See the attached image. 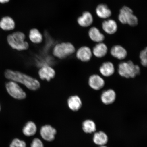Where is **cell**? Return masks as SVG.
<instances>
[{"label":"cell","mask_w":147,"mask_h":147,"mask_svg":"<svg viewBox=\"0 0 147 147\" xmlns=\"http://www.w3.org/2000/svg\"><path fill=\"white\" fill-rule=\"evenodd\" d=\"M4 75L8 80L23 84L31 90L36 91L40 87V83L36 79L19 71L8 69Z\"/></svg>","instance_id":"obj_1"},{"label":"cell","mask_w":147,"mask_h":147,"mask_svg":"<svg viewBox=\"0 0 147 147\" xmlns=\"http://www.w3.org/2000/svg\"><path fill=\"white\" fill-rule=\"evenodd\" d=\"M26 36L23 33L15 32L9 34L7 41L12 49L18 51L26 50L29 47L28 42L26 40Z\"/></svg>","instance_id":"obj_2"},{"label":"cell","mask_w":147,"mask_h":147,"mask_svg":"<svg viewBox=\"0 0 147 147\" xmlns=\"http://www.w3.org/2000/svg\"><path fill=\"white\" fill-rule=\"evenodd\" d=\"M118 71L120 76L127 78H135L140 72L139 66L135 65L131 61L119 64Z\"/></svg>","instance_id":"obj_3"},{"label":"cell","mask_w":147,"mask_h":147,"mask_svg":"<svg viewBox=\"0 0 147 147\" xmlns=\"http://www.w3.org/2000/svg\"><path fill=\"white\" fill-rule=\"evenodd\" d=\"M75 51L74 46L70 42H61L55 45L53 54L60 59H64L73 54Z\"/></svg>","instance_id":"obj_4"},{"label":"cell","mask_w":147,"mask_h":147,"mask_svg":"<svg viewBox=\"0 0 147 147\" xmlns=\"http://www.w3.org/2000/svg\"><path fill=\"white\" fill-rule=\"evenodd\" d=\"M5 88L7 92L13 98L22 100L26 97V93L16 82L10 81L7 82Z\"/></svg>","instance_id":"obj_5"},{"label":"cell","mask_w":147,"mask_h":147,"mask_svg":"<svg viewBox=\"0 0 147 147\" xmlns=\"http://www.w3.org/2000/svg\"><path fill=\"white\" fill-rule=\"evenodd\" d=\"M56 133V129L49 125L42 126L40 131L42 137L45 140L49 142L54 140Z\"/></svg>","instance_id":"obj_6"},{"label":"cell","mask_w":147,"mask_h":147,"mask_svg":"<svg viewBox=\"0 0 147 147\" xmlns=\"http://www.w3.org/2000/svg\"><path fill=\"white\" fill-rule=\"evenodd\" d=\"M16 24L13 18L9 16H3L0 20V28L5 32L13 31Z\"/></svg>","instance_id":"obj_7"},{"label":"cell","mask_w":147,"mask_h":147,"mask_svg":"<svg viewBox=\"0 0 147 147\" xmlns=\"http://www.w3.org/2000/svg\"><path fill=\"white\" fill-rule=\"evenodd\" d=\"M40 78L43 80H47L49 82L54 78L56 73L54 69L49 66L45 65L42 67L38 71Z\"/></svg>","instance_id":"obj_8"},{"label":"cell","mask_w":147,"mask_h":147,"mask_svg":"<svg viewBox=\"0 0 147 147\" xmlns=\"http://www.w3.org/2000/svg\"><path fill=\"white\" fill-rule=\"evenodd\" d=\"M76 21L78 25L81 27H89L93 23V16L89 12H84L81 16L77 18Z\"/></svg>","instance_id":"obj_9"},{"label":"cell","mask_w":147,"mask_h":147,"mask_svg":"<svg viewBox=\"0 0 147 147\" xmlns=\"http://www.w3.org/2000/svg\"><path fill=\"white\" fill-rule=\"evenodd\" d=\"M92 55V51L89 47L84 46L80 48L76 53V57L82 61L86 62L91 59Z\"/></svg>","instance_id":"obj_10"},{"label":"cell","mask_w":147,"mask_h":147,"mask_svg":"<svg viewBox=\"0 0 147 147\" xmlns=\"http://www.w3.org/2000/svg\"><path fill=\"white\" fill-rule=\"evenodd\" d=\"M89 84L93 89L99 90L104 87L105 81L99 75H93L89 78Z\"/></svg>","instance_id":"obj_11"},{"label":"cell","mask_w":147,"mask_h":147,"mask_svg":"<svg viewBox=\"0 0 147 147\" xmlns=\"http://www.w3.org/2000/svg\"><path fill=\"white\" fill-rule=\"evenodd\" d=\"M103 30L109 34H113L117 32L118 26L114 20L108 19L103 22L102 24Z\"/></svg>","instance_id":"obj_12"},{"label":"cell","mask_w":147,"mask_h":147,"mask_svg":"<svg viewBox=\"0 0 147 147\" xmlns=\"http://www.w3.org/2000/svg\"><path fill=\"white\" fill-rule=\"evenodd\" d=\"M110 53L112 56L119 60L126 58L127 53L126 49L120 45H116L112 48Z\"/></svg>","instance_id":"obj_13"},{"label":"cell","mask_w":147,"mask_h":147,"mask_svg":"<svg viewBox=\"0 0 147 147\" xmlns=\"http://www.w3.org/2000/svg\"><path fill=\"white\" fill-rule=\"evenodd\" d=\"M96 13L97 16L102 19H107L111 16L112 12L107 5L101 3L96 7Z\"/></svg>","instance_id":"obj_14"},{"label":"cell","mask_w":147,"mask_h":147,"mask_svg":"<svg viewBox=\"0 0 147 147\" xmlns=\"http://www.w3.org/2000/svg\"><path fill=\"white\" fill-rule=\"evenodd\" d=\"M116 97L115 92L112 89L105 91L101 95V100L103 103L108 105L113 103Z\"/></svg>","instance_id":"obj_15"},{"label":"cell","mask_w":147,"mask_h":147,"mask_svg":"<svg viewBox=\"0 0 147 147\" xmlns=\"http://www.w3.org/2000/svg\"><path fill=\"white\" fill-rule=\"evenodd\" d=\"M88 34L92 41L97 43L102 42L105 38L99 29L95 27H92L89 29Z\"/></svg>","instance_id":"obj_16"},{"label":"cell","mask_w":147,"mask_h":147,"mask_svg":"<svg viewBox=\"0 0 147 147\" xmlns=\"http://www.w3.org/2000/svg\"><path fill=\"white\" fill-rule=\"evenodd\" d=\"M67 104L69 109L74 111H77L82 107V102L81 100L77 95L69 97L67 100Z\"/></svg>","instance_id":"obj_17"},{"label":"cell","mask_w":147,"mask_h":147,"mask_svg":"<svg viewBox=\"0 0 147 147\" xmlns=\"http://www.w3.org/2000/svg\"><path fill=\"white\" fill-rule=\"evenodd\" d=\"M133 14V11L131 8L127 6H124L119 11L118 20L121 23L126 24L129 18Z\"/></svg>","instance_id":"obj_18"},{"label":"cell","mask_w":147,"mask_h":147,"mask_svg":"<svg viewBox=\"0 0 147 147\" xmlns=\"http://www.w3.org/2000/svg\"><path fill=\"white\" fill-rule=\"evenodd\" d=\"M28 38L30 41L34 44H41L43 41V35L36 28L31 29L29 31Z\"/></svg>","instance_id":"obj_19"},{"label":"cell","mask_w":147,"mask_h":147,"mask_svg":"<svg viewBox=\"0 0 147 147\" xmlns=\"http://www.w3.org/2000/svg\"><path fill=\"white\" fill-rule=\"evenodd\" d=\"M100 71L103 76L108 77L111 76L115 73L114 66L110 62H104L100 67Z\"/></svg>","instance_id":"obj_20"},{"label":"cell","mask_w":147,"mask_h":147,"mask_svg":"<svg viewBox=\"0 0 147 147\" xmlns=\"http://www.w3.org/2000/svg\"><path fill=\"white\" fill-rule=\"evenodd\" d=\"M107 46L102 42L98 43L93 49V54L97 58L103 57L107 54Z\"/></svg>","instance_id":"obj_21"},{"label":"cell","mask_w":147,"mask_h":147,"mask_svg":"<svg viewBox=\"0 0 147 147\" xmlns=\"http://www.w3.org/2000/svg\"><path fill=\"white\" fill-rule=\"evenodd\" d=\"M108 140L107 135L102 131L95 133L93 137V142L100 146H105L108 142Z\"/></svg>","instance_id":"obj_22"},{"label":"cell","mask_w":147,"mask_h":147,"mask_svg":"<svg viewBox=\"0 0 147 147\" xmlns=\"http://www.w3.org/2000/svg\"><path fill=\"white\" fill-rule=\"evenodd\" d=\"M37 127L35 124L32 121L28 122L23 129V133L27 137L32 136L36 133Z\"/></svg>","instance_id":"obj_23"},{"label":"cell","mask_w":147,"mask_h":147,"mask_svg":"<svg viewBox=\"0 0 147 147\" xmlns=\"http://www.w3.org/2000/svg\"><path fill=\"white\" fill-rule=\"evenodd\" d=\"M82 128L84 133L91 134L96 131V125L92 120L87 119L83 122Z\"/></svg>","instance_id":"obj_24"},{"label":"cell","mask_w":147,"mask_h":147,"mask_svg":"<svg viewBox=\"0 0 147 147\" xmlns=\"http://www.w3.org/2000/svg\"><path fill=\"white\" fill-rule=\"evenodd\" d=\"M10 147H26V144L24 141L16 138L12 140Z\"/></svg>","instance_id":"obj_25"},{"label":"cell","mask_w":147,"mask_h":147,"mask_svg":"<svg viewBox=\"0 0 147 147\" xmlns=\"http://www.w3.org/2000/svg\"><path fill=\"white\" fill-rule=\"evenodd\" d=\"M147 49H143L140 54V58L141 64L144 67H146L147 64Z\"/></svg>","instance_id":"obj_26"},{"label":"cell","mask_w":147,"mask_h":147,"mask_svg":"<svg viewBox=\"0 0 147 147\" xmlns=\"http://www.w3.org/2000/svg\"><path fill=\"white\" fill-rule=\"evenodd\" d=\"M31 147H44L43 142L38 138H34L31 144Z\"/></svg>","instance_id":"obj_27"},{"label":"cell","mask_w":147,"mask_h":147,"mask_svg":"<svg viewBox=\"0 0 147 147\" xmlns=\"http://www.w3.org/2000/svg\"><path fill=\"white\" fill-rule=\"evenodd\" d=\"M10 1V0H0V3L5 5L9 3Z\"/></svg>","instance_id":"obj_28"},{"label":"cell","mask_w":147,"mask_h":147,"mask_svg":"<svg viewBox=\"0 0 147 147\" xmlns=\"http://www.w3.org/2000/svg\"><path fill=\"white\" fill-rule=\"evenodd\" d=\"M100 147H107L105 146H100Z\"/></svg>","instance_id":"obj_29"},{"label":"cell","mask_w":147,"mask_h":147,"mask_svg":"<svg viewBox=\"0 0 147 147\" xmlns=\"http://www.w3.org/2000/svg\"><path fill=\"white\" fill-rule=\"evenodd\" d=\"M1 104H0V112H1Z\"/></svg>","instance_id":"obj_30"}]
</instances>
